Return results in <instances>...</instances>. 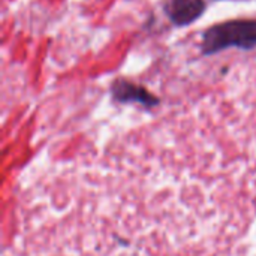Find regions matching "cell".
Returning <instances> with one entry per match:
<instances>
[{"label": "cell", "instance_id": "obj_1", "mask_svg": "<svg viewBox=\"0 0 256 256\" xmlns=\"http://www.w3.org/2000/svg\"><path fill=\"white\" fill-rule=\"evenodd\" d=\"M252 50L256 46V20H234L213 26L204 33L202 52L210 56L226 48Z\"/></svg>", "mask_w": 256, "mask_h": 256}, {"label": "cell", "instance_id": "obj_2", "mask_svg": "<svg viewBox=\"0 0 256 256\" xmlns=\"http://www.w3.org/2000/svg\"><path fill=\"white\" fill-rule=\"evenodd\" d=\"M206 9L202 0H170L165 6L168 18L177 26H188L198 20Z\"/></svg>", "mask_w": 256, "mask_h": 256}, {"label": "cell", "instance_id": "obj_3", "mask_svg": "<svg viewBox=\"0 0 256 256\" xmlns=\"http://www.w3.org/2000/svg\"><path fill=\"white\" fill-rule=\"evenodd\" d=\"M112 94L117 100L122 102H141L144 105H154L158 99H154L148 92H146L142 87H138L135 84H130L128 81H116L112 86Z\"/></svg>", "mask_w": 256, "mask_h": 256}]
</instances>
